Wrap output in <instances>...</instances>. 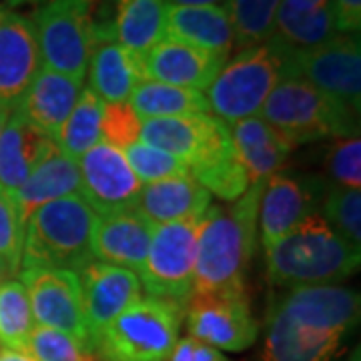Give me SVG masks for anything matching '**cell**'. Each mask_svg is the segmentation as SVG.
I'll use <instances>...</instances> for the list:
<instances>
[{
	"instance_id": "f35d334b",
	"label": "cell",
	"mask_w": 361,
	"mask_h": 361,
	"mask_svg": "<svg viewBox=\"0 0 361 361\" xmlns=\"http://www.w3.org/2000/svg\"><path fill=\"white\" fill-rule=\"evenodd\" d=\"M141 123L129 103H104L101 139L118 151H125L141 139Z\"/></svg>"
},
{
	"instance_id": "d4e9b609",
	"label": "cell",
	"mask_w": 361,
	"mask_h": 361,
	"mask_svg": "<svg viewBox=\"0 0 361 361\" xmlns=\"http://www.w3.org/2000/svg\"><path fill=\"white\" fill-rule=\"evenodd\" d=\"M209 207L211 195L205 187H201L191 175H180L145 185L137 209L153 225H163L189 217H201Z\"/></svg>"
},
{
	"instance_id": "2e32d148",
	"label": "cell",
	"mask_w": 361,
	"mask_h": 361,
	"mask_svg": "<svg viewBox=\"0 0 361 361\" xmlns=\"http://www.w3.org/2000/svg\"><path fill=\"white\" fill-rule=\"evenodd\" d=\"M271 310L301 325H311L348 336L360 319V293L343 285L297 287Z\"/></svg>"
},
{
	"instance_id": "bcb514c9",
	"label": "cell",
	"mask_w": 361,
	"mask_h": 361,
	"mask_svg": "<svg viewBox=\"0 0 361 361\" xmlns=\"http://www.w3.org/2000/svg\"><path fill=\"white\" fill-rule=\"evenodd\" d=\"M11 115H13V113H8V111L0 109V135H2V130H4V127H6V123H8Z\"/></svg>"
},
{
	"instance_id": "ac0fdd59",
	"label": "cell",
	"mask_w": 361,
	"mask_h": 361,
	"mask_svg": "<svg viewBox=\"0 0 361 361\" xmlns=\"http://www.w3.org/2000/svg\"><path fill=\"white\" fill-rule=\"evenodd\" d=\"M153 229L155 225L139 209L101 215L92 229V257L139 273L149 253Z\"/></svg>"
},
{
	"instance_id": "7a4b0ae2",
	"label": "cell",
	"mask_w": 361,
	"mask_h": 361,
	"mask_svg": "<svg viewBox=\"0 0 361 361\" xmlns=\"http://www.w3.org/2000/svg\"><path fill=\"white\" fill-rule=\"evenodd\" d=\"M118 0H49L35 14L44 68L82 80L90 51L115 40Z\"/></svg>"
},
{
	"instance_id": "ee69618b",
	"label": "cell",
	"mask_w": 361,
	"mask_h": 361,
	"mask_svg": "<svg viewBox=\"0 0 361 361\" xmlns=\"http://www.w3.org/2000/svg\"><path fill=\"white\" fill-rule=\"evenodd\" d=\"M42 2H49V0H0V4H2V6H6V8L26 6V4H42Z\"/></svg>"
},
{
	"instance_id": "74e56055",
	"label": "cell",
	"mask_w": 361,
	"mask_h": 361,
	"mask_svg": "<svg viewBox=\"0 0 361 361\" xmlns=\"http://www.w3.org/2000/svg\"><path fill=\"white\" fill-rule=\"evenodd\" d=\"M25 243V221L14 197L0 187V259H4L14 273L20 271Z\"/></svg>"
},
{
	"instance_id": "30bf717a",
	"label": "cell",
	"mask_w": 361,
	"mask_h": 361,
	"mask_svg": "<svg viewBox=\"0 0 361 361\" xmlns=\"http://www.w3.org/2000/svg\"><path fill=\"white\" fill-rule=\"evenodd\" d=\"M183 311L187 334L211 348L245 351L257 339V322L247 289L191 293Z\"/></svg>"
},
{
	"instance_id": "83f0119b",
	"label": "cell",
	"mask_w": 361,
	"mask_h": 361,
	"mask_svg": "<svg viewBox=\"0 0 361 361\" xmlns=\"http://www.w3.org/2000/svg\"><path fill=\"white\" fill-rule=\"evenodd\" d=\"M165 0H118L115 20V40L130 56H142L165 39L167 23Z\"/></svg>"
},
{
	"instance_id": "4fadbf2b",
	"label": "cell",
	"mask_w": 361,
	"mask_h": 361,
	"mask_svg": "<svg viewBox=\"0 0 361 361\" xmlns=\"http://www.w3.org/2000/svg\"><path fill=\"white\" fill-rule=\"evenodd\" d=\"M80 197L99 215L137 209L142 183L129 167L125 153L99 142L78 159Z\"/></svg>"
},
{
	"instance_id": "44dd1931",
	"label": "cell",
	"mask_w": 361,
	"mask_h": 361,
	"mask_svg": "<svg viewBox=\"0 0 361 361\" xmlns=\"http://www.w3.org/2000/svg\"><path fill=\"white\" fill-rule=\"evenodd\" d=\"M345 339L341 331H329L291 322L269 311L265 361H331Z\"/></svg>"
},
{
	"instance_id": "8992f818",
	"label": "cell",
	"mask_w": 361,
	"mask_h": 361,
	"mask_svg": "<svg viewBox=\"0 0 361 361\" xmlns=\"http://www.w3.org/2000/svg\"><path fill=\"white\" fill-rule=\"evenodd\" d=\"M259 113L293 147L360 135L357 115L353 111L331 101L301 77L281 78Z\"/></svg>"
},
{
	"instance_id": "ffe728a7",
	"label": "cell",
	"mask_w": 361,
	"mask_h": 361,
	"mask_svg": "<svg viewBox=\"0 0 361 361\" xmlns=\"http://www.w3.org/2000/svg\"><path fill=\"white\" fill-rule=\"evenodd\" d=\"M80 90L82 80L40 68L16 106V113L52 141L75 109Z\"/></svg>"
},
{
	"instance_id": "d6986e66",
	"label": "cell",
	"mask_w": 361,
	"mask_h": 361,
	"mask_svg": "<svg viewBox=\"0 0 361 361\" xmlns=\"http://www.w3.org/2000/svg\"><path fill=\"white\" fill-rule=\"evenodd\" d=\"M313 213V191L307 183L285 173L265 180L259 201L257 227L263 249L273 247Z\"/></svg>"
},
{
	"instance_id": "7402d4cb",
	"label": "cell",
	"mask_w": 361,
	"mask_h": 361,
	"mask_svg": "<svg viewBox=\"0 0 361 361\" xmlns=\"http://www.w3.org/2000/svg\"><path fill=\"white\" fill-rule=\"evenodd\" d=\"M233 149L245 167L249 183L267 180L283 169L289 153L295 149L277 129L261 116H249L231 125Z\"/></svg>"
},
{
	"instance_id": "4316f807",
	"label": "cell",
	"mask_w": 361,
	"mask_h": 361,
	"mask_svg": "<svg viewBox=\"0 0 361 361\" xmlns=\"http://www.w3.org/2000/svg\"><path fill=\"white\" fill-rule=\"evenodd\" d=\"M89 89L104 103H127L142 82V61L130 56L116 40L97 44L89 56Z\"/></svg>"
},
{
	"instance_id": "1f68e13d",
	"label": "cell",
	"mask_w": 361,
	"mask_h": 361,
	"mask_svg": "<svg viewBox=\"0 0 361 361\" xmlns=\"http://www.w3.org/2000/svg\"><path fill=\"white\" fill-rule=\"evenodd\" d=\"M35 325L25 285L14 279L0 283V345L28 351V339Z\"/></svg>"
},
{
	"instance_id": "d590c367",
	"label": "cell",
	"mask_w": 361,
	"mask_h": 361,
	"mask_svg": "<svg viewBox=\"0 0 361 361\" xmlns=\"http://www.w3.org/2000/svg\"><path fill=\"white\" fill-rule=\"evenodd\" d=\"M123 153H125V159H127L129 167L133 169V173L137 175V179L145 185L169 179V177L189 175V167L177 157L169 155L165 151L142 141L127 147Z\"/></svg>"
},
{
	"instance_id": "9c48e42d",
	"label": "cell",
	"mask_w": 361,
	"mask_h": 361,
	"mask_svg": "<svg viewBox=\"0 0 361 361\" xmlns=\"http://www.w3.org/2000/svg\"><path fill=\"white\" fill-rule=\"evenodd\" d=\"M291 77L305 78L325 97L360 115V35H336L313 49L293 51Z\"/></svg>"
},
{
	"instance_id": "3957f363",
	"label": "cell",
	"mask_w": 361,
	"mask_h": 361,
	"mask_svg": "<svg viewBox=\"0 0 361 361\" xmlns=\"http://www.w3.org/2000/svg\"><path fill=\"white\" fill-rule=\"evenodd\" d=\"M267 277L277 287L337 285L360 269L361 251L311 213L283 239L265 249Z\"/></svg>"
},
{
	"instance_id": "ab89813d",
	"label": "cell",
	"mask_w": 361,
	"mask_h": 361,
	"mask_svg": "<svg viewBox=\"0 0 361 361\" xmlns=\"http://www.w3.org/2000/svg\"><path fill=\"white\" fill-rule=\"evenodd\" d=\"M336 35H360L361 0H331Z\"/></svg>"
},
{
	"instance_id": "52a82bcc",
	"label": "cell",
	"mask_w": 361,
	"mask_h": 361,
	"mask_svg": "<svg viewBox=\"0 0 361 361\" xmlns=\"http://www.w3.org/2000/svg\"><path fill=\"white\" fill-rule=\"evenodd\" d=\"M183 310L171 301L142 297L94 337L97 361H169L179 341Z\"/></svg>"
},
{
	"instance_id": "60d3db41",
	"label": "cell",
	"mask_w": 361,
	"mask_h": 361,
	"mask_svg": "<svg viewBox=\"0 0 361 361\" xmlns=\"http://www.w3.org/2000/svg\"><path fill=\"white\" fill-rule=\"evenodd\" d=\"M169 361H229L219 349L211 348L203 341L187 336L177 341Z\"/></svg>"
},
{
	"instance_id": "cb8c5ba5",
	"label": "cell",
	"mask_w": 361,
	"mask_h": 361,
	"mask_svg": "<svg viewBox=\"0 0 361 361\" xmlns=\"http://www.w3.org/2000/svg\"><path fill=\"white\" fill-rule=\"evenodd\" d=\"M78 193H80V173H78L77 159L65 155L54 145L40 159L39 165L13 197L26 225V219L39 207Z\"/></svg>"
},
{
	"instance_id": "ba28073f",
	"label": "cell",
	"mask_w": 361,
	"mask_h": 361,
	"mask_svg": "<svg viewBox=\"0 0 361 361\" xmlns=\"http://www.w3.org/2000/svg\"><path fill=\"white\" fill-rule=\"evenodd\" d=\"M201 217L155 225L145 265L139 271L149 297L185 307L193 293L197 239Z\"/></svg>"
},
{
	"instance_id": "9a60e30c",
	"label": "cell",
	"mask_w": 361,
	"mask_h": 361,
	"mask_svg": "<svg viewBox=\"0 0 361 361\" xmlns=\"http://www.w3.org/2000/svg\"><path fill=\"white\" fill-rule=\"evenodd\" d=\"M42 66L32 20L0 8V109L14 113Z\"/></svg>"
},
{
	"instance_id": "277c9868",
	"label": "cell",
	"mask_w": 361,
	"mask_h": 361,
	"mask_svg": "<svg viewBox=\"0 0 361 361\" xmlns=\"http://www.w3.org/2000/svg\"><path fill=\"white\" fill-rule=\"evenodd\" d=\"M97 213L80 195L39 207L25 225L20 269H71L78 273L92 261Z\"/></svg>"
},
{
	"instance_id": "836d02e7",
	"label": "cell",
	"mask_w": 361,
	"mask_h": 361,
	"mask_svg": "<svg viewBox=\"0 0 361 361\" xmlns=\"http://www.w3.org/2000/svg\"><path fill=\"white\" fill-rule=\"evenodd\" d=\"M323 219L349 245L361 251V191L334 185L323 201Z\"/></svg>"
},
{
	"instance_id": "8d00e7d4",
	"label": "cell",
	"mask_w": 361,
	"mask_h": 361,
	"mask_svg": "<svg viewBox=\"0 0 361 361\" xmlns=\"http://www.w3.org/2000/svg\"><path fill=\"white\" fill-rule=\"evenodd\" d=\"M325 169L337 187H361V141L360 135L337 139L325 157Z\"/></svg>"
},
{
	"instance_id": "603a6c76",
	"label": "cell",
	"mask_w": 361,
	"mask_h": 361,
	"mask_svg": "<svg viewBox=\"0 0 361 361\" xmlns=\"http://www.w3.org/2000/svg\"><path fill=\"white\" fill-rule=\"evenodd\" d=\"M165 37L193 44L227 61L235 47L233 28L223 6H167Z\"/></svg>"
},
{
	"instance_id": "7dc6e473",
	"label": "cell",
	"mask_w": 361,
	"mask_h": 361,
	"mask_svg": "<svg viewBox=\"0 0 361 361\" xmlns=\"http://www.w3.org/2000/svg\"><path fill=\"white\" fill-rule=\"evenodd\" d=\"M349 361H361V357H360V348H355V351H353V355L349 357Z\"/></svg>"
},
{
	"instance_id": "f1b7e54d",
	"label": "cell",
	"mask_w": 361,
	"mask_h": 361,
	"mask_svg": "<svg viewBox=\"0 0 361 361\" xmlns=\"http://www.w3.org/2000/svg\"><path fill=\"white\" fill-rule=\"evenodd\" d=\"M130 106L141 121L209 113V103L203 92L155 80H142L135 87L130 94Z\"/></svg>"
},
{
	"instance_id": "4dcf8cb0",
	"label": "cell",
	"mask_w": 361,
	"mask_h": 361,
	"mask_svg": "<svg viewBox=\"0 0 361 361\" xmlns=\"http://www.w3.org/2000/svg\"><path fill=\"white\" fill-rule=\"evenodd\" d=\"M281 0H227L235 47L251 49L273 37Z\"/></svg>"
},
{
	"instance_id": "f546056e",
	"label": "cell",
	"mask_w": 361,
	"mask_h": 361,
	"mask_svg": "<svg viewBox=\"0 0 361 361\" xmlns=\"http://www.w3.org/2000/svg\"><path fill=\"white\" fill-rule=\"evenodd\" d=\"M103 111V99H99L90 89L80 90L75 109L52 139L56 149L73 159H80L94 145H99Z\"/></svg>"
},
{
	"instance_id": "b9f144b4",
	"label": "cell",
	"mask_w": 361,
	"mask_h": 361,
	"mask_svg": "<svg viewBox=\"0 0 361 361\" xmlns=\"http://www.w3.org/2000/svg\"><path fill=\"white\" fill-rule=\"evenodd\" d=\"M0 361H37L28 351H14V349H0Z\"/></svg>"
},
{
	"instance_id": "7c38bea8",
	"label": "cell",
	"mask_w": 361,
	"mask_h": 361,
	"mask_svg": "<svg viewBox=\"0 0 361 361\" xmlns=\"http://www.w3.org/2000/svg\"><path fill=\"white\" fill-rule=\"evenodd\" d=\"M141 139L177 157L189 169L233 149L229 127L211 115L147 118L141 123Z\"/></svg>"
},
{
	"instance_id": "484cf974",
	"label": "cell",
	"mask_w": 361,
	"mask_h": 361,
	"mask_svg": "<svg viewBox=\"0 0 361 361\" xmlns=\"http://www.w3.org/2000/svg\"><path fill=\"white\" fill-rule=\"evenodd\" d=\"M54 142L14 111L0 135V187L14 195Z\"/></svg>"
},
{
	"instance_id": "5b68a950",
	"label": "cell",
	"mask_w": 361,
	"mask_h": 361,
	"mask_svg": "<svg viewBox=\"0 0 361 361\" xmlns=\"http://www.w3.org/2000/svg\"><path fill=\"white\" fill-rule=\"evenodd\" d=\"M291 54L293 49L275 37L237 52L207 89L209 111L225 125L257 115L275 85L291 77Z\"/></svg>"
},
{
	"instance_id": "e575fe53",
	"label": "cell",
	"mask_w": 361,
	"mask_h": 361,
	"mask_svg": "<svg viewBox=\"0 0 361 361\" xmlns=\"http://www.w3.org/2000/svg\"><path fill=\"white\" fill-rule=\"evenodd\" d=\"M28 353L37 361H97L92 348L77 337L40 325L30 334Z\"/></svg>"
},
{
	"instance_id": "5bb4252c",
	"label": "cell",
	"mask_w": 361,
	"mask_h": 361,
	"mask_svg": "<svg viewBox=\"0 0 361 361\" xmlns=\"http://www.w3.org/2000/svg\"><path fill=\"white\" fill-rule=\"evenodd\" d=\"M82 315L90 343L109 323L142 299V285L135 271L90 261L78 271Z\"/></svg>"
},
{
	"instance_id": "7bdbcfd3",
	"label": "cell",
	"mask_w": 361,
	"mask_h": 361,
	"mask_svg": "<svg viewBox=\"0 0 361 361\" xmlns=\"http://www.w3.org/2000/svg\"><path fill=\"white\" fill-rule=\"evenodd\" d=\"M173 6H217L221 0H165Z\"/></svg>"
},
{
	"instance_id": "d6a6232c",
	"label": "cell",
	"mask_w": 361,
	"mask_h": 361,
	"mask_svg": "<svg viewBox=\"0 0 361 361\" xmlns=\"http://www.w3.org/2000/svg\"><path fill=\"white\" fill-rule=\"evenodd\" d=\"M189 173L201 187H205L209 195H215L223 201H237L251 185L235 149L195 165L189 169Z\"/></svg>"
},
{
	"instance_id": "6da1fadb",
	"label": "cell",
	"mask_w": 361,
	"mask_h": 361,
	"mask_svg": "<svg viewBox=\"0 0 361 361\" xmlns=\"http://www.w3.org/2000/svg\"><path fill=\"white\" fill-rule=\"evenodd\" d=\"M265 180L251 183L249 189L229 209L211 205L203 215L193 293L245 291V277L257 243L259 201Z\"/></svg>"
},
{
	"instance_id": "8fae6325",
	"label": "cell",
	"mask_w": 361,
	"mask_h": 361,
	"mask_svg": "<svg viewBox=\"0 0 361 361\" xmlns=\"http://www.w3.org/2000/svg\"><path fill=\"white\" fill-rule=\"evenodd\" d=\"M18 273L30 301L35 323L77 337L78 341L92 348L82 315L80 281L77 273L71 269L44 267L20 269Z\"/></svg>"
},
{
	"instance_id": "f6af8a7d",
	"label": "cell",
	"mask_w": 361,
	"mask_h": 361,
	"mask_svg": "<svg viewBox=\"0 0 361 361\" xmlns=\"http://www.w3.org/2000/svg\"><path fill=\"white\" fill-rule=\"evenodd\" d=\"M13 275H16L13 271V267L4 261V259H0V283H4V281H8Z\"/></svg>"
},
{
	"instance_id": "e0dca14e",
	"label": "cell",
	"mask_w": 361,
	"mask_h": 361,
	"mask_svg": "<svg viewBox=\"0 0 361 361\" xmlns=\"http://www.w3.org/2000/svg\"><path fill=\"white\" fill-rule=\"evenodd\" d=\"M225 61L183 40L165 37L142 56V78L183 89L205 90Z\"/></svg>"
}]
</instances>
